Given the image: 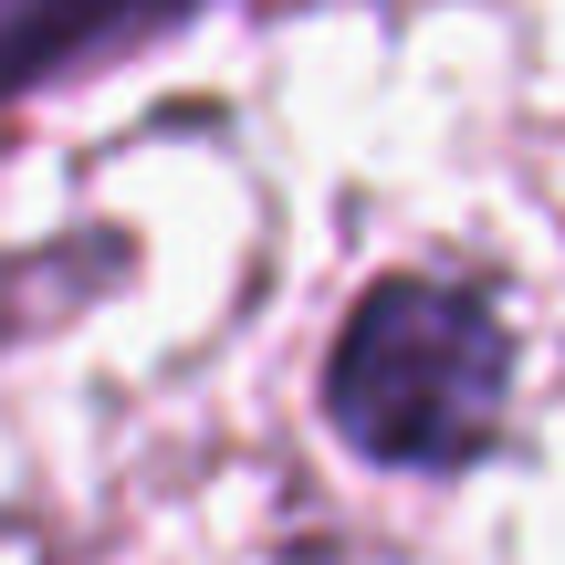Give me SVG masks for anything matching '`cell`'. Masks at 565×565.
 I'll list each match as a JSON object with an SVG mask.
<instances>
[{
	"instance_id": "1",
	"label": "cell",
	"mask_w": 565,
	"mask_h": 565,
	"mask_svg": "<svg viewBox=\"0 0 565 565\" xmlns=\"http://www.w3.org/2000/svg\"><path fill=\"white\" fill-rule=\"evenodd\" d=\"M524 335L471 273H377L324 335L315 408L366 471L461 482L513 429Z\"/></svg>"
},
{
	"instance_id": "2",
	"label": "cell",
	"mask_w": 565,
	"mask_h": 565,
	"mask_svg": "<svg viewBox=\"0 0 565 565\" xmlns=\"http://www.w3.org/2000/svg\"><path fill=\"white\" fill-rule=\"evenodd\" d=\"M221 0H0V105L42 95L63 74H95L116 53H147V42L189 32Z\"/></svg>"
}]
</instances>
